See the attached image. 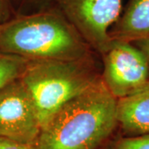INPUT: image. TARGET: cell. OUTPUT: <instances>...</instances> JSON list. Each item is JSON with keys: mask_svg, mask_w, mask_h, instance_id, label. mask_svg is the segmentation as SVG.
Segmentation results:
<instances>
[{"mask_svg": "<svg viewBox=\"0 0 149 149\" xmlns=\"http://www.w3.org/2000/svg\"><path fill=\"white\" fill-rule=\"evenodd\" d=\"M27 62L28 61L19 56L0 53V91L21 77Z\"/></svg>", "mask_w": 149, "mask_h": 149, "instance_id": "cell-9", "label": "cell"}, {"mask_svg": "<svg viewBox=\"0 0 149 149\" xmlns=\"http://www.w3.org/2000/svg\"><path fill=\"white\" fill-rule=\"evenodd\" d=\"M132 43H133L136 47H138L143 52L146 58L148 60L149 65V38L141 39V40L136 41V42Z\"/></svg>", "mask_w": 149, "mask_h": 149, "instance_id": "cell-13", "label": "cell"}, {"mask_svg": "<svg viewBox=\"0 0 149 149\" xmlns=\"http://www.w3.org/2000/svg\"><path fill=\"white\" fill-rule=\"evenodd\" d=\"M37 110L20 78L0 91V137L32 146L41 131Z\"/></svg>", "mask_w": 149, "mask_h": 149, "instance_id": "cell-6", "label": "cell"}, {"mask_svg": "<svg viewBox=\"0 0 149 149\" xmlns=\"http://www.w3.org/2000/svg\"><path fill=\"white\" fill-rule=\"evenodd\" d=\"M113 149H149V135L120 139L115 143Z\"/></svg>", "mask_w": 149, "mask_h": 149, "instance_id": "cell-10", "label": "cell"}, {"mask_svg": "<svg viewBox=\"0 0 149 149\" xmlns=\"http://www.w3.org/2000/svg\"><path fill=\"white\" fill-rule=\"evenodd\" d=\"M102 56V82L115 99L133 95L149 85L148 60L133 43L112 39Z\"/></svg>", "mask_w": 149, "mask_h": 149, "instance_id": "cell-5", "label": "cell"}, {"mask_svg": "<svg viewBox=\"0 0 149 149\" xmlns=\"http://www.w3.org/2000/svg\"><path fill=\"white\" fill-rule=\"evenodd\" d=\"M10 0H0V24L9 20Z\"/></svg>", "mask_w": 149, "mask_h": 149, "instance_id": "cell-12", "label": "cell"}, {"mask_svg": "<svg viewBox=\"0 0 149 149\" xmlns=\"http://www.w3.org/2000/svg\"><path fill=\"white\" fill-rule=\"evenodd\" d=\"M86 43L100 54L109 47V32L123 11V0H53Z\"/></svg>", "mask_w": 149, "mask_h": 149, "instance_id": "cell-4", "label": "cell"}, {"mask_svg": "<svg viewBox=\"0 0 149 149\" xmlns=\"http://www.w3.org/2000/svg\"><path fill=\"white\" fill-rule=\"evenodd\" d=\"M22 3H39V2H42L43 0H20Z\"/></svg>", "mask_w": 149, "mask_h": 149, "instance_id": "cell-14", "label": "cell"}, {"mask_svg": "<svg viewBox=\"0 0 149 149\" xmlns=\"http://www.w3.org/2000/svg\"><path fill=\"white\" fill-rule=\"evenodd\" d=\"M118 123L128 137L149 135V85L118 100Z\"/></svg>", "mask_w": 149, "mask_h": 149, "instance_id": "cell-7", "label": "cell"}, {"mask_svg": "<svg viewBox=\"0 0 149 149\" xmlns=\"http://www.w3.org/2000/svg\"><path fill=\"white\" fill-rule=\"evenodd\" d=\"M109 36L129 42L149 38V0H128Z\"/></svg>", "mask_w": 149, "mask_h": 149, "instance_id": "cell-8", "label": "cell"}, {"mask_svg": "<svg viewBox=\"0 0 149 149\" xmlns=\"http://www.w3.org/2000/svg\"><path fill=\"white\" fill-rule=\"evenodd\" d=\"M20 80L32 98L41 123L101 80L92 57L76 61H28Z\"/></svg>", "mask_w": 149, "mask_h": 149, "instance_id": "cell-3", "label": "cell"}, {"mask_svg": "<svg viewBox=\"0 0 149 149\" xmlns=\"http://www.w3.org/2000/svg\"><path fill=\"white\" fill-rule=\"evenodd\" d=\"M0 149H31V147L11 139L0 137Z\"/></svg>", "mask_w": 149, "mask_h": 149, "instance_id": "cell-11", "label": "cell"}, {"mask_svg": "<svg viewBox=\"0 0 149 149\" xmlns=\"http://www.w3.org/2000/svg\"><path fill=\"white\" fill-rule=\"evenodd\" d=\"M0 53L27 61H76L91 48L56 9L18 16L0 24Z\"/></svg>", "mask_w": 149, "mask_h": 149, "instance_id": "cell-2", "label": "cell"}, {"mask_svg": "<svg viewBox=\"0 0 149 149\" xmlns=\"http://www.w3.org/2000/svg\"><path fill=\"white\" fill-rule=\"evenodd\" d=\"M117 103L100 80L61 108L31 149H99L118 125Z\"/></svg>", "mask_w": 149, "mask_h": 149, "instance_id": "cell-1", "label": "cell"}]
</instances>
